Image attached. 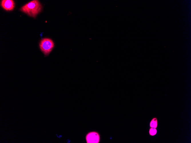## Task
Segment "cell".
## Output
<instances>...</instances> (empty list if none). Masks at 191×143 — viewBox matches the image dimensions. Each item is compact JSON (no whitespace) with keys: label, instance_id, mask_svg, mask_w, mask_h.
I'll use <instances>...</instances> for the list:
<instances>
[{"label":"cell","instance_id":"obj_1","mask_svg":"<svg viewBox=\"0 0 191 143\" xmlns=\"http://www.w3.org/2000/svg\"><path fill=\"white\" fill-rule=\"evenodd\" d=\"M42 9V5L39 1L33 0L23 6L20 10L28 16L35 18L41 12Z\"/></svg>","mask_w":191,"mask_h":143},{"label":"cell","instance_id":"obj_2","mask_svg":"<svg viewBox=\"0 0 191 143\" xmlns=\"http://www.w3.org/2000/svg\"><path fill=\"white\" fill-rule=\"evenodd\" d=\"M39 46L41 51L45 55H47L51 52L54 47V43L51 39L45 38L41 41Z\"/></svg>","mask_w":191,"mask_h":143},{"label":"cell","instance_id":"obj_3","mask_svg":"<svg viewBox=\"0 0 191 143\" xmlns=\"http://www.w3.org/2000/svg\"><path fill=\"white\" fill-rule=\"evenodd\" d=\"M85 140L87 143H98L100 141V136L96 132H90L86 134Z\"/></svg>","mask_w":191,"mask_h":143},{"label":"cell","instance_id":"obj_4","mask_svg":"<svg viewBox=\"0 0 191 143\" xmlns=\"http://www.w3.org/2000/svg\"><path fill=\"white\" fill-rule=\"evenodd\" d=\"M0 5L4 9L7 11L13 10L15 6L14 2L13 0H2Z\"/></svg>","mask_w":191,"mask_h":143},{"label":"cell","instance_id":"obj_5","mask_svg":"<svg viewBox=\"0 0 191 143\" xmlns=\"http://www.w3.org/2000/svg\"><path fill=\"white\" fill-rule=\"evenodd\" d=\"M158 125V120L156 117L152 118L150 123V128H156Z\"/></svg>","mask_w":191,"mask_h":143},{"label":"cell","instance_id":"obj_6","mask_svg":"<svg viewBox=\"0 0 191 143\" xmlns=\"http://www.w3.org/2000/svg\"><path fill=\"white\" fill-rule=\"evenodd\" d=\"M157 130L156 128H150L149 130V134L150 136H154L157 133Z\"/></svg>","mask_w":191,"mask_h":143}]
</instances>
